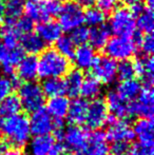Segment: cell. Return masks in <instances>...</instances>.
Returning <instances> with one entry per match:
<instances>
[{"label": "cell", "instance_id": "obj_29", "mask_svg": "<svg viewBox=\"0 0 154 155\" xmlns=\"http://www.w3.org/2000/svg\"><path fill=\"white\" fill-rule=\"evenodd\" d=\"M42 92L44 96H49L50 98L57 97V96H64L66 93V84L64 80L60 78H50L45 79L42 84Z\"/></svg>", "mask_w": 154, "mask_h": 155}, {"label": "cell", "instance_id": "obj_4", "mask_svg": "<svg viewBox=\"0 0 154 155\" xmlns=\"http://www.w3.org/2000/svg\"><path fill=\"white\" fill-rule=\"evenodd\" d=\"M18 98L20 100L21 108L27 112L34 113L41 109L44 104L45 96L39 84L35 81L25 82L19 88Z\"/></svg>", "mask_w": 154, "mask_h": 155}, {"label": "cell", "instance_id": "obj_25", "mask_svg": "<svg viewBox=\"0 0 154 155\" xmlns=\"http://www.w3.org/2000/svg\"><path fill=\"white\" fill-rule=\"evenodd\" d=\"M25 0H8L4 12V25H14L23 12Z\"/></svg>", "mask_w": 154, "mask_h": 155}, {"label": "cell", "instance_id": "obj_14", "mask_svg": "<svg viewBox=\"0 0 154 155\" xmlns=\"http://www.w3.org/2000/svg\"><path fill=\"white\" fill-rule=\"evenodd\" d=\"M134 135H136L139 145L146 148H153V121L152 119L140 118L134 124Z\"/></svg>", "mask_w": 154, "mask_h": 155}, {"label": "cell", "instance_id": "obj_6", "mask_svg": "<svg viewBox=\"0 0 154 155\" xmlns=\"http://www.w3.org/2000/svg\"><path fill=\"white\" fill-rule=\"evenodd\" d=\"M136 45L133 39L129 37H112L108 40L105 47V52L113 60H128L136 52Z\"/></svg>", "mask_w": 154, "mask_h": 155}, {"label": "cell", "instance_id": "obj_18", "mask_svg": "<svg viewBox=\"0 0 154 155\" xmlns=\"http://www.w3.org/2000/svg\"><path fill=\"white\" fill-rule=\"evenodd\" d=\"M89 104L86 99L77 98L70 102L68 110V119L73 126H79L86 121L87 114H88Z\"/></svg>", "mask_w": 154, "mask_h": 155}, {"label": "cell", "instance_id": "obj_19", "mask_svg": "<svg viewBox=\"0 0 154 155\" xmlns=\"http://www.w3.org/2000/svg\"><path fill=\"white\" fill-rule=\"evenodd\" d=\"M86 151L88 155H109V147L107 145L106 133L103 131H95L89 136L88 147Z\"/></svg>", "mask_w": 154, "mask_h": 155}, {"label": "cell", "instance_id": "obj_15", "mask_svg": "<svg viewBox=\"0 0 154 155\" xmlns=\"http://www.w3.org/2000/svg\"><path fill=\"white\" fill-rule=\"evenodd\" d=\"M38 76V58L35 55L25 56L17 65V77L25 81H34Z\"/></svg>", "mask_w": 154, "mask_h": 155}, {"label": "cell", "instance_id": "obj_47", "mask_svg": "<svg viewBox=\"0 0 154 155\" xmlns=\"http://www.w3.org/2000/svg\"><path fill=\"white\" fill-rule=\"evenodd\" d=\"M8 150V143L4 139L0 138V155H2Z\"/></svg>", "mask_w": 154, "mask_h": 155}, {"label": "cell", "instance_id": "obj_24", "mask_svg": "<svg viewBox=\"0 0 154 155\" xmlns=\"http://www.w3.org/2000/svg\"><path fill=\"white\" fill-rule=\"evenodd\" d=\"M142 91V84L135 79L123 80L117 86L116 93L123 98L125 101H131L139 95Z\"/></svg>", "mask_w": 154, "mask_h": 155}, {"label": "cell", "instance_id": "obj_31", "mask_svg": "<svg viewBox=\"0 0 154 155\" xmlns=\"http://www.w3.org/2000/svg\"><path fill=\"white\" fill-rule=\"evenodd\" d=\"M19 38H20V35L15 30L14 25H3V28L1 29V43L6 49L13 50L18 47Z\"/></svg>", "mask_w": 154, "mask_h": 155}, {"label": "cell", "instance_id": "obj_35", "mask_svg": "<svg viewBox=\"0 0 154 155\" xmlns=\"http://www.w3.org/2000/svg\"><path fill=\"white\" fill-rule=\"evenodd\" d=\"M134 76H135V74H134L133 65H132V62H130L129 60H123V61H120L117 64L116 77H118L121 81L133 79Z\"/></svg>", "mask_w": 154, "mask_h": 155}, {"label": "cell", "instance_id": "obj_40", "mask_svg": "<svg viewBox=\"0 0 154 155\" xmlns=\"http://www.w3.org/2000/svg\"><path fill=\"white\" fill-rule=\"evenodd\" d=\"M130 149L128 143H113L111 148H109V153L111 155H128Z\"/></svg>", "mask_w": 154, "mask_h": 155}, {"label": "cell", "instance_id": "obj_44", "mask_svg": "<svg viewBox=\"0 0 154 155\" xmlns=\"http://www.w3.org/2000/svg\"><path fill=\"white\" fill-rule=\"evenodd\" d=\"M64 146L61 143H54V146L52 147L51 151L49 152L48 155H64Z\"/></svg>", "mask_w": 154, "mask_h": 155}, {"label": "cell", "instance_id": "obj_11", "mask_svg": "<svg viewBox=\"0 0 154 155\" xmlns=\"http://www.w3.org/2000/svg\"><path fill=\"white\" fill-rule=\"evenodd\" d=\"M108 123L110 124L106 137L113 143H128L133 140L134 135L133 129L130 124L123 120H116L114 116H109Z\"/></svg>", "mask_w": 154, "mask_h": 155}, {"label": "cell", "instance_id": "obj_12", "mask_svg": "<svg viewBox=\"0 0 154 155\" xmlns=\"http://www.w3.org/2000/svg\"><path fill=\"white\" fill-rule=\"evenodd\" d=\"M30 131L31 134L35 136L49 135L54 130V120L45 109L41 108L38 111L32 113L31 118L29 119Z\"/></svg>", "mask_w": 154, "mask_h": 155}, {"label": "cell", "instance_id": "obj_52", "mask_svg": "<svg viewBox=\"0 0 154 155\" xmlns=\"http://www.w3.org/2000/svg\"><path fill=\"white\" fill-rule=\"evenodd\" d=\"M74 155H87V154H82V153H77V154H74Z\"/></svg>", "mask_w": 154, "mask_h": 155}, {"label": "cell", "instance_id": "obj_50", "mask_svg": "<svg viewBox=\"0 0 154 155\" xmlns=\"http://www.w3.org/2000/svg\"><path fill=\"white\" fill-rule=\"evenodd\" d=\"M125 3H127V4H133V3H136V2H140V0H123Z\"/></svg>", "mask_w": 154, "mask_h": 155}, {"label": "cell", "instance_id": "obj_28", "mask_svg": "<svg viewBox=\"0 0 154 155\" xmlns=\"http://www.w3.org/2000/svg\"><path fill=\"white\" fill-rule=\"evenodd\" d=\"M21 104L18 96L10 94L0 102V115L2 117H11L19 114L21 110Z\"/></svg>", "mask_w": 154, "mask_h": 155}, {"label": "cell", "instance_id": "obj_32", "mask_svg": "<svg viewBox=\"0 0 154 155\" xmlns=\"http://www.w3.org/2000/svg\"><path fill=\"white\" fill-rule=\"evenodd\" d=\"M56 51L66 57L67 59H73L75 53V45L70 36H60L56 41Z\"/></svg>", "mask_w": 154, "mask_h": 155}, {"label": "cell", "instance_id": "obj_42", "mask_svg": "<svg viewBox=\"0 0 154 155\" xmlns=\"http://www.w3.org/2000/svg\"><path fill=\"white\" fill-rule=\"evenodd\" d=\"M128 155H153V148H146L140 145H136L130 149Z\"/></svg>", "mask_w": 154, "mask_h": 155}, {"label": "cell", "instance_id": "obj_9", "mask_svg": "<svg viewBox=\"0 0 154 155\" xmlns=\"http://www.w3.org/2000/svg\"><path fill=\"white\" fill-rule=\"evenodd\" d=\"M117 63L115 60L108 56L96 57L92 65L93 77H95L100 84H111L116 78Z\"/></svg>", "mask_w": 154, "mask_h": 155}, {"label": "cell", "instance_id": "obj_22", "mask_svg": "<svg viewBox=\"0 0 154 155\" xmlns=\"http://www.w3.org/2000/svg\"><path fill=\"white\" fill-rule=\"evenodd\" d=\"M70 106V100L64 96L50 98L47 104V111L55 119H62L67 116Z\"/></svg>", "mask_w": 154, "mask_h": 155}, {"label": "cell", "instance_id": "obj_38", "mask_svg": "<svg viewBox=\"0 0 154 155\" xmlns=\"http://www.w3.org/2000/svg\"><path fill=\"white\" fill-rule=\"evenodd\" d=\"M139 47L142 52L147 56H152L154 51V40L152 34L145 35L142 37V40L139 42Z\"/></svg>", "mask_w": 154, "mask_h": 155}, {"label": "cell", "instance_id": "obj_10", "mask_svg": "<svg viewBox=\"0 0 154 155\" xmlns=\"http://www.w3.org/2000/svg\"><path fill=\"white\" fill-rule=\"evenodd\" d=\"M108 118L109 114L105 100L93 99V101L89 104L88 114L84 121L87 126L93 130H98L108 123Z\"/></svg>", "mask_w": 154, "mask_h": 155}, {"label": "cell", "instance_id": "obj_26", "mask_svg": "<svg viewBox=\"0 0 154 155\" xmlns=\"http://www.w3.org/2000/svg\"><path fill=\"white\" fill-rule=\"evenodd\" d=\"M111 31L110 28L106 25H101L99 27L92 28L89 34V40L91 42V47L95 49H103L110 39Z\"/></svg>", "mask_w": 154, "mask_h": 155}, {"label": "cell", "instance_id": "obj_43", "mask_svg": "<svg viewBox=\"0 0 154 155\" xmlns=\"http://www.w3.org/2000/svg\"><path fill=\"white\" fill-rule=\"evenodd\" d=\"M145 10H146V8H145L144 4L140 3V2H136V3L131 4L129 8V11L131 12V14L133 15L134 17H138Z\"/></svg>", "mask_w": 154, "mask_h": 155}, {"label": "cell", "instance_id": "obj_33", "mask_svg": "<svg viewBox=\"0 0 154 155\" xmlns=\"http://www.w3.org/2000/svg\"><path fill=\"white\" fill-rule=\"evenodd\" d=\"M136 28H138L140 32L146 35L151 34L153 32V12L151 10H146L137 17Z\"/></svg>", "mask_w": 154, "mask_h": 155}, {"label": "cell", "instance_id": "obj_41", "mask_svg": "<svg viewBox=\"0 0 154 155\" xmlns=\"http://www.w3.org/2000/svg\"><path fill=\"white\" fill-rule=\"evenodd\" d=\"M97 8L101 12H111L115 8L117 4V0H95Z\"/></svg>", "mask_w": 154, "mask_h": 155}, {"label": "cell", "instance_id": "obj_36", "mask_svg": "<svg viewBox=\"0 0 154 155\" xmlns=\"http://www.w3.org/2000/svg\"><path fill=\"white\" fill-rule=\"evenodd\" d=\"M89 34H90V30L87 27H78L77 29L73 30L72 35H71V39L73 40L74 45H86L87 41L89 40Z\"/></svg>", "mask_w": 154, "mask_h": 155}, {"label": "cell", "instance_id": "obj_1", "mask_svg": "<svg viewBox=\"0 0 154 155\" xmlns=\"http://www.w3.org/2000/svg\"><path fill=\"white\" fill-rule=\"evenodd\" d=\"M70 61L55 49H45L38 59V76L43 79L60 78L70 71Z\"/></svg>", "mask_w": 154, "mask_h": 155}, {"label": "cell", "instance_id": "obj_2", "mask_svg": "<svg viewBox=\"0 0 154 155\" xmlns=\"http://www.w3.org/2000/svg\"><path fill=\"white\" fill-rule=\"evenodd\" d=\"M1 132L6 139L16 148L23 147L31 137L29 118L25 114H16L3 120Z\"/></svg>", "mask_w": 154, "mask_h": 155}, {"label": "cell", "instance_id": "obj_34", "mask_svg": "<svg viewBox=\"0 0 154 155\" xmlns=\"http://www.w3.org/2000/svg\"><path fill=\"white\" fill-rule=\"evenodd\" d=\"M84 18L87 25L95 28L103 25L106 20V14L97 8H91L86 11Z\"/></svg>", "mask_w": 154, "mask_h": 155}, {"label": "cell", "instance_id": "obj_27", "mask_svg": "<svg viewBox=\"0 0 154 155\" xmlns=\"http://www.w3.org/2000/svg\"><path fill=\"white\" fill-rule=\"evenodd\" d=\"M84 74L80 70L74 69L69 71L67 74V78L64 80L66 84V93L71 97H76L80 92L81 84L84 81Z\"/></svg>", "mask_w": 154, "mask_h": 155}, {"label": "cell", "instance_id": "obj_48", "mask_svg": "<svg viewBox=\"0 0 154 155\" xmlns=\"http://www.w3.org/2000/svg\"><path fill=\"white\" fill-rule=\"evenodd\" d=\"M4 12H5V3L3 1H0V19L3 18Z\"/></svg>", "mask_w": 154, "mask_h": 155}, {"label": "cell", "instance_id": "obj_13", "mask_svg": "<svg viewBox=\"0 0 154 155\" xmlns=\"http://www.w3.org/2000/svg\"><path fill=\"white\" fill-rule=\"evenodd\" d=\"M89 133L86 129L80 126H70L64 130V139L66 146L71 150L75 151H84L88 147Z\"/></svg>", "mask_w": 154, "mask_h": 155}, {"label": "cell", "instance_id": "obj_8", "mask_svg": "<svg viewBox=\"0 0 154 155\" xmlns=\"http://www.w3.org/2000/svg\"><path fill=\"white\" fill-rule=\"evenodd\" d=\"M154 110V95L152 88H145L140 91L138 100L129 104L130 117L139 116L142 118L151 119Z\"/></svg>", "mask_w": 154, "mask_h": 155}, {"label": "cell", "instance_id": "obj_16", "mask_svg": "<svg viewBox=\"0 0 154 155\" xmlns=\"http://www.w3.org/2000/svg\"><path fill=\"white\" fill-rule=\"evenodd\" d=\"M106 104L110 112L117 118H127L130 117L129 104L123 99L115 91H110L106 97Z\"/></svg>", "mask_w": 154, "mask_h": 155}, {"label": "cell", "instance_id": "obj_45", "mask_svg": "<svg viewBox=\"0 0 154 155\" xmlns=\"http://www.w3.org/2000/svg\"><path fill=\"white\" fill-rule=\"evenodd\" d=\"M2 155H25L22 150L20 148H12V149H8Z\"/></svg>", "mask_w": 154, "mask_h": 155}, {"label": "cell", "instance_id": "obj_54", "mask_svg": "<svg viewBox=\"0 0 154 155\" xmlns=\"http://www.w3.org/2000/svg\"><path fill=\"white\" fill-rule=\"evenodd\" d=\"M0 1H3V0H0Z\"/></svg>", "mask_w": 154, "mask_h": 155}, {"label": "cell", "instance_id": "obj_51", "mask_svg": "<svg viewBox=\"0 0 154 155\" xmlns=\"http://www.w3.org/2000/svg\"><path fill=\"white\" fill-rule=\"evenodd\" d=\"M2 124H3V117H2L1 115H0V131H1Z\"/></svg>", "mask_w": 154, "mask_h": 155}, {"label": "cell", "instance_id": "obj_46", "mask_svg": "<svg viewBox=\"0 0 154 155\" xmlns=\"http://www.w3.org/2000/svg\"><path fill=\"white\" fill-rule=\"evenodd\" d=\"M79 5L81 8H91L93 5L95 4V0H79Z\"/></svg>", "mask_w": 154, "mask_h": 155}, {"label": "cell", "instance_id": "obj_30", "mask_svg": "<svg viewBox=\"0 0 154 155\" xmlns=\"http://www.w3.org/2000/svg\"><path fill=\"white\" fill-rule=\"evenodd\" d=\"M100 82L93 76H88L84 78L79 94L87 99H95L100 94Z\"/></svg>", "mask_w": 154, "mask_h": 155}, {"label": "cell", "instance_id": "obj_17", "mask_svg": "<svg viewBox=\"0 0 154 155\" xmlns=\"http://www.w3.org/2000/svg\"><path fill=\"white\" fill-rule=\"evenodd\" d=\"M62 30L58 22L48 20L38 23L36 27V34L41 38L44 43H54L61 36Z\"/></svg>", "mask_w": 154, "mask_h": 155}, {"label": "cell", "instance_id": "obj_7", "mask_svg": "<svg viewBox=\"0 0 154 155\" xmlns=\"http://www.w3.org/2000/svg\"><path fill=\"white\" fill-rule=\"evenodd\" d=\"M84 12L78 2L68 1L61 6L59 13V23L62 31L72 32L84 23Z\"/></svg>", "mask_w": 154, "mask_h": 155}, {"label": "cell", "instance_id": "obj_3", "mask_svg": "<svg viewBox=\"0 0 154 155\" xmlns=\"http://www.w3.org/2000/svg\"><path fill=\"white\" fill-rule=\"evenodd\" d=\"M61 4L56 0H27L23 12L25 17L32 21L44 22L52 17L58 16Z\"/></svg>", "mask_w": 154, "mask_h": 155}, {"label": "cell", "instance_id": "obj_20", "mask_svg": "<svg viewBox=\"0 0 154 155\" xmlns=\"http://www.w3.org/2000/svg\"><path fill=\"white\" fill-rule=\"evenodd\" d=\"M74 61L77 65L78 70H88L92 68L93 63L96 59V54L95 51L91 45H79L74 53Z\"/></svg>", "mask_w": 154, "mask_h": 155}, {"label": "cell", "instance_id": "obj_5", "mask_svg": "<svg viewBox=\"0 0 154 155\" xmlns=\"http://www.w3.org/2000/svg\"><path fill=\"white\" fill-rule=\"evenodd\" d=\"M109 28L116 36L131 38L136 32V19L129 8H118L112 14Z\"/></svg>", "mask_w": 154, "mask_h": 155}, {"label": "cell", "instance_id": "obj_39", "mask_svg": "<svg viewBox=\"0 0 154 155\" xmlns=\"http://www.w3.org/2000/svg\"><path fill=\"white\" fill-rule=\"evenodd\" d=\"M12 82L8 78L0 76V102L4 99L5 97H8L12 92Z\"/></svg>", "mask_w": 154, "mask_h": 155}, {"label": "cell", "instance_id": "obj_37", "mask_svg": "<svg viewBox=\"0 0 154 155\" xmlns=\"http://www.w3.org/2000/svg\"><path fill=\"white\" fill-rule=\"evenodd\" d=\"M15 30L17 31L20 36L25 35L28 33H31L32 30L34 28V22L31 19L27 18V17H22V18H19L16 21V23L14 25Z\"/></svg>", "mask_w": 154, "mask_h": 155}, {"label": "cell", "instance_id": "obj_21", "mask_svg": "<svg viewBox=\"0 0 154 155\" xmlns=\"http://www.w3.org/2000/svg\"><path fill=\"white\" fill-rule=\"evenodd\" d=\"M54 146V137L50 135L35 136L30 141L28 155H48Z\"/></svg>", "mask_w": 154, "mask_h": 155}, {"label": "cell", "instance_id": "obj_53", "mask_svg": "<svg viewBox=\"0 0 154 155\" xmlns=\"http://www.w3.org/2000/svg\"><path fill=\"white\" fill-rule=\"evenodd\" d=\"M56 1H60V0H56Z\"/></svg>", "mask_w": 154, "mask_h": 155}, {"label": "cell", "instance_id": "obj_49", "mask_svg": "<svg viewBox=\"0 0 154 155\" xmlns=\"http://www.w3.org/2000/svg\"><path fill=\"white\" fill-rule=\"evenodd\" d=\"M154 6V0H146V8L152 11Z\"/></svg>", "mask_w": 154, "mask_h": 155}, {"label": "cell", "instance_id": "obj_23", "mask_svg": "<svg viewBox=\"0 0 154 155\" xmlns=\"http://www.w3.org/2000/svg\"><path fill=\"white\" fill-rule=\"evenodd\" d=\"M21 49L25 52H28L31 55H36L38 53H42L45 50V43L41 40V38L36 33H28L21 36Z\"/></svg>", "mask_w": 154, "mask_h": 155}]
</instances>
